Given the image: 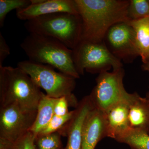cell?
<instances>
[{
    "label": "cell",
    "mask_w": 149,
    "mask_h": 149,
    "mask_svg": "<svg viewBox=\"0 0 149 149\" xmlns=\"http://www.w3.org/2000/svg\"><path fill=\"white\" fill-rule=\"evenodd\" d=\"M82 21L81 41L103 42L113 25L129 22L126 0H74Z\"/></svg>",
    "instance_id": "1"
},
{
    "label": "cell",
    "mask_w": 149,
    "mask_h": 149,
    "mask_svg": "<svg viewBox=\"0 0 149 149\" xmlns=\"http://www.w3.org/2000/svg\"><path fill=\"white\" fill-rule=\"evenodd\" d=\"M29 60L52 66L62 73L80 78L74 65L73 51L55 39L29 34L20 45Z\"/></svg>",
    "instance_id": "2"
},
{
    "label": "cell",
    "mask_w": 149,
    "mask_h": 149,
    "mask_svg": "<svg viewBox=\"0 0 149 149\" xmlns=\"http://www.w3.org/2000/svg\"><path fill=\"white\" fill-rule=\"evenodd\" d=\"M43 93L18 67H0V107L15 104L26 110H37Z\"/></svg>",
    "instance_id": "3"
},
{
    "label": "cell",
    "mask_w": 149,
    "mask_h": 149,
    "mask_svg": "<svg viewBox=\"0 0 149 149\" xmlns=\"http://www.w3.org/2000/svg\"><path fill=\"white\" fill-rule=\"evenodd\" d=\"M29 34L52 37L71 49L81 41L82 21L78 14L58 13L43 15L25 22Z\"/></svg>",
    "instance_id": "4"
},
{
    "label": "cell",
    "mask_w": 149,
    "mask_h": 149,
    "mask_svg": "<svg viewBox=\"0 0 149 149\" xmlns=\"http://www.w3.org/2000/svg\"><path fill=\"white\" fill-rule=\"evenodd\" d=\"M17 67L27 73L37 86L45 91L47 95L54 98L65 96L69 99L71 107L75 108L77 107L79 102L72 93L76 86L75 78L56 72L51 65L29 60L19 62Z\"/></svg>",
    "instance_id": "5"
},
{
    "label": "cell",
    "mask_w": 149,
    "mask_h": 149,
    "mask_svg": "<svg viewBox=\"0 0 149 149\" xmlns=\"http://www.w3.org/2000/svg\"><path fill=\"white\" fill-rule=\"evenodd\" d=\"M72 51L74 65L80 75L85 71L100 73L123 68L122 62L111 53L103 42L81 41Z\"/></svg>",
    "instance_id": "6"
},
{
    "label": "cell",
    "mask_w": 149,
    "mask_h": 149,
    "mask_svg": "<svg viewBox=\"0 0 149 149\" xmlns=\"http://www.w3.org/2000/svg\"><path fill=\"white\" fill-rule=\"evenodd\" d=\"M123 68L102 71L96 79V85L89 95L94 107L105 112L115 105L130 98L131 94L123 83Z\"/></svg>",
    "instance_id": "7"
},
{
    "label": "cell",
    "mask_w": 149,
    "mask_h": 149,
    "mask_svg": "<svg viewBox=\"0 0 149 149\" xmlns=\"http://www.w3.org/2000/svg\"><path fill=\"white\" fill-rule=\"evenodd\" d=\"M37 115L16 105L0 107V139L14 143L30 131Z\"/></svg>",
    "instance_id": "8"
},
{
    "label": "cell",
    "mask_w": 149,
    "mask_h": 149,
    "mask_svg": "<svg viewBox=\"0 0 149 149\" xmlns=\"http://www.w3.org/2000/svg\"><path fill=\"white\" fill-rule=\"evenodd\" d=\"M103 42L111 53L121 62L131 63L139 56L135 32L129 22L113 25L105 35Z\"/></svg>",
    "instance_id": "9"
},
{
    "label": "cell",
    "mask_w": 149,
    "mask_h": 149,
    "mask_svg": "<svg viewBox=\"0 0 149 149\" xmlns=\"http://www.w3.org/2000/svg\"><path fill=\"white\" fill-rule=\"evenodd\" d=\"M94 107L89 95L79 102L71 119L58 132L67 138L65 146L61 149H82L83 123L89 111Z\"/></svg>",
    "instance_id": "10"
},
{
    "label": "cell",
    "mask_w": 149,
    "mask_h": 149,
    "mask_svg": "<svg viewBox=\"0 0 149 149\" xmlns=\"http://www.w3.org/2000/svg\"><path fill=\"white\" fill-rule=\"evenodd\" d=\"M31 2L26 8L16 10L17 18L26 22L58 13L78 14L74 0H31Z\"/></svg>",
    "instance_id": "11"
},
{
    "label": "cell",
    "mask_w": 149,
    "mask_h": 149,
    "mask_svg": "<svg viewBox=\"0 0 149 149\" xmlns=\"http://www.w3.org/2000/svg\"><path fill=\"white\" fill-rule=\"evenodd\" d=\"M105 137H107L105 114L93 107L83 123L82 149H95L98 143Z\"/></svg>",
    "instance_id": "12"
},
{
    "label": "cell",
    "mask_w": 149,
    "mask_h": 149,
    "mask_svg": "<svg viewBox=\"0 0 149 149\" xmlns=\"http://www.w3.org/2000/svg\"><path fill=\"white\" fill-rule=\"evenodd\" d=\"M132 94L130 99L115 105L104 112L106 120L107 137L114 139L116 141L130 129L128 116L129 101Z\"/></svg>",
    "instance_id": "13"
},
{
    "label": "cell",
    "mask_w": 149,
    "mask_h": 149,
    "mask_svg": "<svg viewBox=\"0 0 149 149\" xmlns=\"http://www.w3.org/2000/svg\"><path fill=\"white\" fill-rule=\"evenodd\" d=\"M128 122L130 128L149 133V100L132 93L129 101Z\"/></svg>",
    "instance_id": "14"
},
{
    "label": "cell",
    "mask_w": 149,
    "mask_h": 149,
    "mask_svg": "<svg viewBox=\"0 0 149 149\" xmlns=\"http://www.w3.org/2000/svg\"><path fill=\"white\" fill-rule=\"evenodd\" d=\"M57 99L51 97L43 93L37 107L35 122L30 130L36 137L53 117L54 115V109Z\"/></svg>",
    "instance_id": "15"
},
{
    "label": "cell",
    "mask_w": 149,
    "mask_h": 149,
    "mask_svg": "<svg viewBox=\"0 0 149 149\" xmlns=\"http://www.w3.org/2000/svg\"><path fill=\"white\" fill-rule=\"evenodd\" d=\"M135 32L136 47L143 63L149 60V17L129 22Z\"/></svg>",
    "instance_id": "16"
},
{
    "label": "cell",
    "mask_w": 149,
    "mask_h": 149,
    "mask_svg": "<svg viewBox=\"0 0 149 149\" xmlns=\"http://www.w3.org/2000/svg\"><path fill=\"white\" fill-rule=\"evenodd\" d=\"M127 144L131 149H149V133L130 128L117 141Z\"/></svg>",
    "instance_id": "17"
},
{
    "label": "cell",
    "mask_w": 149,
    "mask_h": 149,
    "mask_svg": "<svg viewBox=\"0 0 149 149\" xmlns=\"http://www.w3.org/2000/svg\"><path fill=\"white\" fill-rule=\"evenodd\" d=\"M130 21L149 17V0H130L128 8Z\"/></svg>",
    "instance_id": "18"
},
{
    "label": "cell",
    "mask_w": 149,
    "mask_h": 149,
    "mask_svg": "<svg viewBox=\"0 0 149 149\" xmlns=\"http://www.w3.org/2000/svg\"><path fill=\"white\" fill-rule=\"evenodd\" d=\"M61 135L58 132L36 136L35 149H61L63 148Z\"/></svg>",
    "instance_id": "19"
},
{
    "label": "cell",
    "mask_w": 149,
    "mask_h": 149,
    "mask_svg": "<svg viewBox=\"0 0 149 149\" xmlns=\"http://www.w3.org/2000/svg\"><path fill=\"white\" fill-rule=\"evenodd\" d=\"M31 3V0H0V27L3 26L6 17L11 11L26 8Z\"/></svg>",
    "instance_id": "20"
},
{
    "label": "cell",
    "mask_w": 149,
    "mask_h": 149,
    "mask_svg": "<svg viewBox=\"0 0 149 149\" xmlns=\"http://www.w3.org/2000/svg\"><path fill=\"white\" fill-rule=\"evenodd\" d=\"M74 113V110L70 111L64 116L54 115L47 126L40 132L37 136L47 135L58 132L72 118Z\"/></svg>",
    "instance_id": "21"
},
{
    "label": "cell",
    "mask_w": 149,
    "mask_h": 149,
    "mask_svg": "<svg viewBox=\"0 0 149 149\" xmlns=\"http://www.w3.org/2000/svg\"><path fill=\"white\" fill-rule=\"evenodd\" d=\"M36 136L29 131L26 135L13 143L11 149H35Z\"/></svg>",
    "instance_id": "22"
},
{
    "label": "cell",
    "mask_w": 149,
    "mask_h": 149,
    "mask_svg": "<svg viewBox=\"0 0 149 149\" xmlns=\"http://www.w3.org/2000/svg\"><path fill=\"white\" fill-rule=\"evenodd\" d=\"M71 106L69 99L65 96L57 99L54 109V113L57 116H64L70 111L68 107Z\"/></svg>",
    "instance_id": "23"
},
{
    "label": "cell",
    "mask_w": 149,
    "mask_h": 149,
    "mask_svg": "<svg viewBox=\"0 0 149 149\" xmlns=\"http://www.w3.org/2000/svg\"><path fill=\"white\" fill-rule=\"evenodd\" d=\"M10 54V49L1 32H0V67L3 66V62Z\"/></svg>",
    "instance_id": "24"
},
{
    "label": "cell",
    "mask_w": 149,
    "mask_h": 149,
    "mask_svg": "<svg viewBox=\"0 0 149 149\" xmlns=\"http://www.w3.org/2000/svg\"><path fill=\"white\" fill-rule=\"evenodd\" d=\"M13 143L0 139V149H11Z\"/></svg>",
    "instance_id": "25"
},
{
    "label": "cell",
    "mask_w": 149,
    "mask_h": 149,
    "mask_svg": "<svg viewBox=\"0 0 149 149\" xmlns=\"http://www.w3.org/2000/svg\"><path fill=\"white\" fill-rule=\"evenodd\" d=\"M142 67L144 70L147 71L149 74V60L146 62V63H143Z\"/></svg>",
    "instance_id": "26"
},
{
    "label": "cell",
    "mask_w": 149,
    "mask_h": 149,
    "mask_svg": "<svg viewBox=\"0 0 149 149\" xmlns=\"http://www.w3.org/2000/svg\"><path fill=\"white\" fill-rule=\"evenodd\" d=\"M146 97L148 99V100H149V93H148V94H147Z\"/></svg>",
    "instance_id": "27"
},
{
    "label": "cell",
    "mask_w": 149,
    "mask_h": 149,
    "mask_svg": "<svg viewBox=\"0 0 149 149\" xmlns=\"http://www.w3.org/2000/svg\"></svg>",
    "instance_id": "28"
}]
</instances>
